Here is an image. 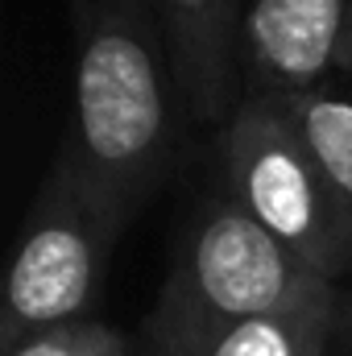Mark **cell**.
I'll use <instances>...</instances> for the list:
<instances>
[{
  "instance_id": "obj_1",
  "label": "cell",
  "mask_w": 352,
  "mask_h": 356,
  "mask_svg": "<svg viewBox=\"0 0 352 356\" xmlns=\"http://www.w3.org/2000/svg\"><path fill=\"white\" fill-rule=\"evenodd\" d=\"M75 104L67 141L133 220L170 175L182 129L154 0H71Z\"/></svg>"
},
{
  "instance_id": "obj_2",
  "label": "cell",
  "mask_w": 352,
  "mask_h": 356,
  "mask_svg": "<svg viewBox=\"0 0 352 356\" xmlns=\"http://www.w3.org/2000/svg\"><path fill=\"white\" fill-rule=\"evenodd\" d=\"M129 224L133 220L116 207V199L95 182L83 158L63 137L17 236L0 348L8 353L25 336L58 323L95 319L91 311L104 294L112 249Z\"/></svg>"
},
{
  "instance_id": "obj_3",
  "label": "cell",
  "mask_w": 352,
  "mask_h": 356,
  "mask_svg": "<svg viewBox=\"0 0 352 356\" xmlns=\"http://www.w3.org/2000/svg\"><path fill=\"white\" fill-rule=\"evenodd\" d=\"M340 311V286L273 241L228 195L195 203L175 266L145 327H195L249 315H328Z\"/></svg>"
},
{
  "instance_id": "obj_4",
  "label": "cell",
  "mask_w": 352,
  "mask_h": 356,
  "mask_svg": "<svg viewBox=\"0 0 352 356\" xmlns=\"http://www.w3.org/2000/svg\"><path fill=\"white\" fill-rule=\"evenodd\" d=\"M216 191L332 286L352 282V203L265 95L216 129Z\"/></svg>"
},
{
  "instance_id": "obj_5",
  "label": "cell",
  "mask_w": 352,
  "mask_h": 356,
  "mask_svg": "<svg viewBox=\"0 0 352 356\" xmlns=\"http://www.w3.org/2000/svg\"><path fill=\"white\" fill-rule=\"evenodd\" d=\"M352 79V0H245V95Z\"/></svg>"
},
{
  "instance_id": "obj_6",
  "label": "cell",
  "mask_w": 352,
  "mask_h": 356,
  "mask_svg": "<svg viewBox=\"0 0 352 356\" xmlns=\"http://www.w3.org/2000/svg\"><path fill=\"white\" fill-rule=\"evenodd\" d=\"M186 120L224 124L245 99V0H154Z\"/></svg>"
},
{
  "instance_id": "obj_7",
  "label": "cell",
  "mask_w": 352,
  "mask_h": 356,
  "mask_svg": "<svg viewBox=\"0 0 352 356\" xmlns=\"http://www.w3.org/2000/svg\"><path fill=\"white\" fill-rule=\"evenodd\" d=\"M137 356H344L340 311L249 315L195 327H141Z\"/></svg>"
},
{
  "instance_id": "obj_8",
  "label": "cell",
  "mask_w": 352,
  "mask_h": 356,
  "mask_svg": "<svg viewBox=\"0 0 352 356\" xmlns=\"http://www.w3.org/2000/svg\"><path fill=\"white\" fill-rule=\"evenodd\" d=\"M265 99H273V108L319 162V170L352 203V79H328L319 88Z\"/></svg>"
},
{
  "instance_id": "obj_9",
  "label": "cell",
  "mask_w": 352,
  "mask_h": 356,
  "mask_svg": "<svg viewBox=\"0 0 352 356\" xmlns=\"http://www.w3.org/2000/svg\"><path fill=\"white\" fill-rule=\"evenodd\" d=\"M4 356H137V340L104 319H79L33 332Z\"/></svg>"
},
{
  "instance_id": "obj_10",
  "label": "cell",
  "mask_w": 352,
  "mask_h": 356,
  "mask_svg": "<svg viewBox=\"0 0 352 356\" xmlns=\"http://www.w3.org/2000/svg\"><path fill=\"white\" fill-rule=\"evenodd\" d=\"M340 340H344V356H352V282L340 290Z\"/></svg>"
}]
</instances>
